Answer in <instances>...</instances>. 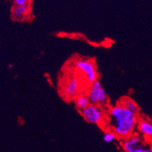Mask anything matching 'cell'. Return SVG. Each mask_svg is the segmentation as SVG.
I'll list each match as a JSON object with an SVG mask.
<instances>
[{"label": "cell", "instance_id": "obj_5", "mask_svg": "<svg viewBox=\"0 0 152 152\" xmlns=\"http://www.w3.org/2000/svg\"><path fill=\"white\" fill-rule=\"evenodd\" d=\"M87 95L90 104L99 105L103 107H107L109 104L108 95L103 88L100 81L98 80L91 84Z\"/></svg>", "mask_w": 152, "mask_h": 152}, {"label": "cell", "instance_id": "obj_3", "mask_svg": "<svg viewBox=\"0 0 152 152\" xmlns=\"http://www.w3.org/2000/svg\"><path fill=\"white\" fill-rule=\"evenodd\" d=\"M80 112L82 117L91 124L100 126L105 123L107 113L104 110V107L90 104L85 109Z\"/></svg>", "mask_w": 152, "mask_h": 152}, {"label": "cell", "instance_id": "obj_6", "mask_svg": "<svg viewBox=\"0 0 152 152\" xmlns=\"http://www.w3.org/2000/svg\"><path fill=\"white\" fill-rule=\"evenodd\" d=\"M81 82L76 75L70 76L65 82L62 88V94L66 99H74L79 94L81 91Z\"/></svg>", "mask_w": 152, "mask_h": 152}, {"label": "cell", "instance_id": "obj_8", "mask_svg": "<svg viewBox=\"0 0 152 152\" xmlns=\"http://www.w3.org/2000/svg\"><path fill=\"white\" fill-rule=\"evenodd\" d=\"M30 5H15L12 8V18L15 21H23L26 18L28 15L29 14Z\"/></svg>", "mask_w": 152, "mask_h": 152}, {"label": "cell", "instance_id": "obj_2", "mask_svg": "<svg viewBox=\"0 0 152 152\" xmlns=\"http://www.w3.org/2000/svg\"><path fill=\"white\" fill-rule=\"evenodd\" d=\"M123 152H152V145L145 142V138L138 133H134L121 141Z\"/></svg>", "mask_w": 152, "mask_h": 152}, {"label": "cell", "instance_id": "obj_4", "mask_svg": "<svg viewBox=\"0 0 152 152\" xmlns=\"http://www.w3.org/2000/svg\"><path fill=\"white\" fill-rule=\"evenodd\" d=\"M75 69L79 72L87 82L92 84L97 80V72L96 65L91 59H78L75 61Z\"/></svg>", "mask_w": 152, "mask_h": 152}, {"label": "cell", "instance_id": "obj_7", "mask_svg": "<svg viewBox=\"0 0 152 152\" xmlns=\"http://www.w3.org/2000/svg\"><path fill=\"white\" fill-rule=\"evenodd\" d=\"M136 131L144 138L152 139V122L144 118L138 119Z\"/></svg>", "mask_w": 152, "mask_h": 152}, {"label": "cell", "instance_id": "obj_1", "mask_svg": "<svg viewBox=\"0 0 152 152\" xmlns=\"http://www.w3.org/2000/svg\"><path fill=\"white\" fill-rule=\"evenodd\" d=\"M138 115L118 103L108 108L104 125L107 129L113 132L118 138L123 140L135 133L138 122Z\"/></svg>", "mask_w": 152, "mask_h": 152}, {"label": "cell", "instance_id": "obj_10", "mask_svg": "<svg viewBox=\"0 0 152 152\" xmlns=\"http://www.w3.org/2000/svg\"><path fill=\"white\" fill-rule=\"evenodd\" d=\"M121 104H123L124 107H126L127 109L130 110L132 112L138 113L139 112V107H138V104L135 102V100H133L130 97H123V99L119 100V102Z\"/></svg>", "mask_w": 152, "mask_h": 152}, {"label": "cell", "instance_id": "obj_11", "mask_svg": "<svg viewBox=\"0 0 152 152\" xmlns=\"http://www.w3.org/2000/svg\"><path fill=\"white\" fill-rule=\"evenodd\" d=\"M117 138H118L116 134L113 131L109 129L106 130L105 132L104 133V135H103V140L106 143H111V142H115Z\"/></svg>", "mask_w": 152, "mask_h": 152}, {"label": "cell", "instance_id": "obj_12", "mask_svg": "<svg viewBox=\"0 0 152 152\" xmlns=\"http://www.w3.org/2000/svg\"><path fill=\"white\" fill-rule=\"evenodd\" d=\"M15 5H30V0H14Z\"/></svg>", "mask_w": 152, "mask_h": 152}, {"label": "cell", "instance_id": "obj_9", "mask_svg": "<svg viewBox=\"0 0 152 152\" xmlns=\"http://www.w3.org/2000/svg\"><path fill=\"white\" fill-rule=\"evenodd\" d=\"M74 104L75 107L78 110L81 111L85 109L90 104V101L88 97V95L85 94H79L74 98Z\"/></svg>", "mask_w": 152, "mask_h": 152}]
</instances>
